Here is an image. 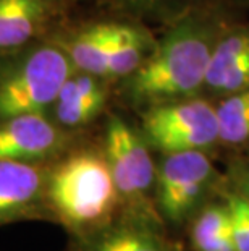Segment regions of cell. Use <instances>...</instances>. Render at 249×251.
Instances as JSON below:
<instances>
[{"mask_svg": "<svg viewBox=\"0 0 249 251\" xmlns=\"http://www.w3.org/2000/svg\"><path fill=\"white\" fill-rule=\"evenodd\" d=\"M233 212H236L238 216L243 219V222L246 224L248 228H249V198L246 196H238V195H233L228 198V204Z\"/></svg>", "mask_w": 249, "mask_h": 251, "instance_id": "18", "label": "cell"}, {"mask_svg": "<svg viewBox=\"0 0 249 251\" xmlns=\"http://www.w3.org/2000/svg\"><path fill=\"white\" fill-rule=\"evenodd\" d=\"M118 25L113 21H100L83 26L67 36H55L50 39L65 50L75 70L105 79Z\"/></svg>", "mask_w": 249, "mask_h": 251, "instance_id": "12", "label": "cell"}, {"mask_svg": "<svg viewBox=\"0 0 249 251\" xmlns=\"http://www.w3.org/2000/svg\"><path fill=\"white\" fill-rule=\"evenodd\" d=\"M215 109L220 141L226 144L249 141V89L231 93Z\"/></svg>", "mask_w": 249, "mask_h": 251, "instance_id": "15", "label": "cell"}, {"mask_svg": "<svg viewBox=\"0 0 249 251\" xmlns=\"http://www.w3.org/2000/svg\"><path fill=\"white\" fill-rule=\"evenodd\" d=\"M73 72L75 67L65 50L52 39L0 54V120L49 114Z\"/></svg>", "mask_w": 249, "mask_h": 251, "instance_id": "3", "label": "cell"}, {"mask_svg": "<svg viewBox=\"0 0 249 251\" xmlns=\"http://www.w3.org/2000/svg\"><path fill=\"white\" fill-rule=\"evenodd\" d=\"M109 2L120 5V7L130 8V10H139V12H144V10L156 7L160 0H109Z\"/></svg>", "mask_w": 249, "mask_h": 251, "instance_id": "19", "label": "cell"}, {"mask_svg": "<svg viewBox=\"0 0 249 251\" xmlns=\"http://www.w3.org/2000/svg\"><path fill=\"white\" fill-rule=\"evenodd\" d=\"M102 151L125 211L146 216L147 193L157 177L146 141L121 117L112 115L105 126Z\"/></svg>", "mask_w": 249, "mask_h": 251, "instance_id": "5", "label": "cell"}, {"mask_svg": "<svg viewBox=\"0 0 249 251\" xmlns=\"http://www.w3.org/2000/svg\"><path fill=\"white\" fill-rule=\"evenodd\" d=\"M47 165L0 161V227L29 221H49L45 196Z\"/></svg>", "mask_w": 249, "mask_h": 251, "instance_id": "8", "label": "cell"}, {"mask_svg": "<svg viewBox=\"0 0 249 251\" xmlns=\"http://www.w3.org/2000/svg\"><path fill=\"white\" fill-rule=\"evenodd\" d=\"M245 89H249V57L243 58L236 67H233L215 88V91L228 94Z\"/></svg>", "mask_w": 249, "mask_h": 251, "instance_id": "17", "label": "cell"}, {"mask_svg": "<svg viewBox=\"0 0 249 251\" xmlns=\"http://www.w3.org/2000/svg\"><path fill=\"white\" fill-rule=\"evenodd\" d=\"M45 196L52 222L75 238L107 226L121 200L102 149H68L47 165Z\"/></svg>", "mask_w": 249, "mask_h": 251, "instance_id": "1", "label": "cell"}, {"mask_svg": "<svg viewBox=\"0 0 249 251\" xmlns=\"http://www.w3.org/2000/svg\"><path fill=\"white\" fill-rule=\"evenodd\" d=\"M142 131L165 154L203 151L219 140L217 109L204 99L154 104L142 115Z\"/></svg>", "mask_w": 249, "mask_h": 251, "instance_id": "4", "label": "cell"}, {"mask_svg": "<svg viewBox=\"0 0 249 251\" xmlns=\"http://www.w3.org/2000/svg\"><path fill=\"white\" fill-rule=\"evenodd\" d=\"M71 251H170L147 224V217L126 212L99 230L76 238Z\"/></svg>", "mask_w": 249, "mask_h": 251, "instance_id": "11", "label": "cell"}, {"mask_svg": "<svg viewBox=\"0 0 249 251\" xmlns=\"http://www.w3.org/2000/svg\"><path fill=\"white\" fill-rule=\"evenodd\" d=\"M212 175L201 149L167 154L157 172V202L168 221L180 222L193 209Z\"/></svg>", "mask_w": 249, "mask_h": 251, "instance_id": "7", "label": "cell"}, {"mask_svg": "<svg viewBox=\"0 0 249 251\" xmlns=\"http://www.w3.org/2000/svg\"><path fill=\"white\" fill-rule=\"evenodd\" d=\"M75 136L49 114H26L0 120V161L49 164L71 149Z\"/></svg>", "mask_w": 249, "mask_h": 251, "instance_id": "6", "label": "cell"}, {"mask_svg": "<svg viewBox=\"0 0 249 251\" xmlns=\"http://www.w3.org/2000/svg\"><path fill=\"white\" fill-rule=\"evenodd\" d=\"M107 98L109 91L104 78L75 70L58 91L49 115L57 125L73 131L100 115Z\"/></svg>", "mask_w": 249, "mask_h": 251, "instance_id": "10", "label": "cell"}, {"mask_svg": "<svg viewBox=\"0 0 249 251\" xmlns=\"http://www.w3.org/2000/svg\"><path fill=\"white\" fill-rule=\"evenodd\" d=\"M191 238L196 251H236L231 238L228 207H205L196 219L191 230Z\"/></svg>", "mask_w": 249, "mask_h": 251, "instance_id": "14", "label": "cell"}, {"mask_svg": "<svg viewBox=\"0 0 249 251\" xmlns=\"http://www.w3.org/2000/svg\"><path fill=\"white\" fill-rule=\"evenodd\" d=\"M149 37L133 25L120 23L113 47L110 50L105 79L128 78L146 60Z\"/></svg>", "mask_w": 249, "mask_h": 251, "instance_id": "13", "label": "cell"}, {"mask_svg": "<svg viewBox=\"0 0 249 251\" xmlns=\"http://www.w3.org/2000/svg\"><path fill=\"white\" fill-rule=\"evenodd\" d=\"M245 191H246V196L249 198V177L245 178Z\"/></svg>", "mask_w": 249, "mask_h": 251, "instance_id": "20", "label": "cell"}, {"mask_svg": "<svg viewBox=\"0 0 249 251\" xmlns=\"http://www.w3.org/2000/svg\"><path fill=\"white\" fill-rule=\"evenodd\" d=\"M246 57H249V31H235L220 39L212 49L205 84L215 91L220 79Z\"/></svg>", "mask_w": 249, "mask_h": 251, "instance_id": "16", "label": "cell"}, {"mask_svg": "<svg viewBox=\"0 0 249 251\" xmlns=\"http://www.w3.org/2000/svg\"><path fill=\"white\" fill-rule=\"evenodd\" d=\"M214 46L212 34L201 23H180L126 78L131 102L154 105L191 96L205 84Z\"/></svg>", "mask_w": 249, "mask_h": 251, "instance_id": "2", "label": "cell"}, {"mask_svg": "<svg viewBox=\"0 0 249 251\" xmlns=\"http://www.w3.org/2000/svg\"><path fill=\"white\" fill-rule=\"evenodd\" d=\"M63 12V0H0V54L49 39Z\"/></svg>", "mask_w": 249, "mask_h": 251, "instance_id": "9", "label": "cell"}]
</instances>
